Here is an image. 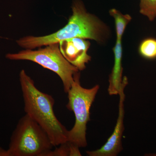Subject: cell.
Segmentation results:
<instances>
[{"label":"cell","instance_id":"cell-8","mask_svg":"<svg viewBox=\"0 0 156 156\" xmlns=\"http://www.w3.org/2000/svg\"><path fill=\"white\" fill-rule=\"evenodd\" d=\"M122 40L117 39L113 48L114 53V65L109 79L108 92L110 95H119L120 87L122 82L123 68L122 66Z\"/></svg>","mask_w":156,"mask_h":156},{"label":"cell","instance_id":"cell-6","mask_svg":"<svg viewBox=\"0 0 156 156\" xmlns=\"http://www.w3.org/2000/svg\"><path fill=\"white\" fill-rule=\"evenodd\" d=\"M128 79L126 76L123 78L122 82L120 87L119 115L116 124L111 136L105 144L100 148L94 151H87L89 156H116L122 150V136L124 130V118L125 114L124 102L125 99L124 89L128 85Z\"/></svg>","mask_w":156,"mask_h":156},{"label":"cell","instance_id":"cell-9","mask_svg":"<svg viewBox=\"0 0 156 156\" xmlns=\"http://www.w3.org/2000/svg\"><path fill=\"white\" fill-rule=\"evenodd\" d=\"M109 14L115 19L117 39L122 40L126 27L131 20L129 14H123L115 9L110 10Z\"/></svg>","mask_w":156,"mask_h":156},{"label":"cell","instance_id":"cell-1","mask_svg":"<svg viewBox=\"0 0 156 156\" xmlns=\"http://www.w3.org/2000/svg\"><path fill=\"white\" fill-rule=\"evenodd\" d=\"M72 15L64 27L54 33L44 36H28L16 41L21 48L33 49L63 40L75 37L104 41L108 35L106 26L98 18L88 13L80 0H75L72 5Z\"/></svg>","mask_w":156,"mask_h":156},{"label":"cell","instance_id":"cell-12","mask_svg":"<svg viewBox=\"0 0 156 156\" xmlns=\"http://www.w3.org/2000/svg\"><path fill=\"white\" fill-rule=\"evenodd\" d=\"M140 12L151 21L156 18V0H140Z\"/></svg>","mask_w":156,"mask_h":156},{"label":"cell","instance_id":"cell-13","mask_svg":"<svg viewBox=\"0 0 156 156\" xmlns=\"http://www.w3.org/2000/svg\"><path fill=\"white\" fill-rule=\"evenodd\" d=\"M0 156H9L8 150H5L3 148L0 147Z\"/></svg>","mask_w":156,"mask_h":156},{"label":"cell","instance_id":"cell-5","mask_svg":"<svg viewBox=\"0 0 156 156\" xmlns=\"http://www.w3.org/2000/svg\"><path fill=\"white\" fill-rule=\"evenodd\" d=\"M6 58L11 60H28L56 73L61 79L65 92L68 93L73 81V76L79 71L62 54L59 43H54L37 50L26 49L17 53H9Z\"/></svg>","mask_w":156,"mask_h":156},{"label":"cell","instance_id":"cell-4","mask_svg":"<svg viewBox=\"0 0 156 156\" xmlns=\"http://www.w3.org/2000/svg\"><path fill=\"white\" fill-rule=\"evenodd\" d=\"M80 74L78 72L73 76L71 87L68 92V102L66 108L73 112L75 123L71 130L69 131L68 141L79 147L87 146V124L90 121V110L99 87L96 85L91 89L81 86Z\"/></svg>","mask_w":156,"mask_h":156},{"label":"cell","instance_id":"cell-3","mask_svg":"<svg viewBox=\"0 0 156 156\" xmlns=\"http://www.w3.org/2000/svg\"><path fill=\"white\" fill-rule=\"evenodd\" d=\"M53 147L44 130L26 114L12 133L8 151L9 156H46Z\"/></svg>","mask_w":156,"mask_h":156},{"label":"cell","instance_id":"cell-2","mask_svg":"<svg viewBox=\"0 0 156 156\" xmlns=\"http://www.w3.org/2000/svg\"><path fill=\"white\" fill-rule=\"evenodd\" d=\"M19 80L26 114L44 130L54 147L68 141L69 131L56 118L53 110L54 98L39 90L24 69L20 73Z\"/></svg>","mask_w":156,"mask_h":156},{"label":"cell","instance_id":"cell-7","mask_svg":"<svg viewBox=\"0 0 156 156\" xmlns=\"http://www.w3.org/2000/svg\"><path fill=\"white\" fill-rule=\"evenodd\" d=\"M59 49L65 58L79 71L83 70L86 64L91 60L88 50L90 43L87 39L80 37L63 40L59 43Z\"/></svg>","mask_w":156,"mask_h":156},{"label":"cell","instance_id":"cell-11","mask_svg":"<svg viewBox=\"0 0 156 156\" xmlns=\"http://www.w3.org/2000/svg\"><path fill=\"white\" fill-rule=\"evenodd\" d=\"M59 147H56L54 151H50L46 156H81L77 146L70 142H67L59 145Z\"/></svg>","mask_w":156,"mask_h":156},{"label":"cell","instance_id":"cell-10","mask_svg":"<svg viewBox=\"0 0 156 156\" xmlns=\"http://www.w3.org/2000/svg\"><path fill=\"white\" fill-rule=\"evenodd\" d=\"M138 51L140 55L146 59H155L156 39L149 37L143 40L140 44Z\"/></svg>","mask_w":156,"mask_h":156}]
</instances>
